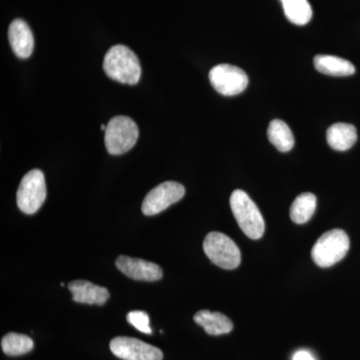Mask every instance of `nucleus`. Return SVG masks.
Returning <instances> with one entry per match:
<instances>
[{"label":"nucleus","instance_id":"nucleus-1","mask_svg":"<svg viewBox=\"0 0 360 360\" xmlns=\"http://www.w3.org/2000/svg\"><path fill=\"white\" fill-rule=\"evenodd\" d=\"M103 70L111 79L124 84H137L141 77L139 58L125 45H115L106 52Z\"/></svg>","mask_w":360,"mask_h":360},{"label":"nucleus","instance_id":"nucleus-2","mask_svg":"<svg viewBox=\"0 0 360 360\" xmlns=\"http://www.w3.org/2000/svg\"><path fill=\"white\" fill-rule=\"evenodd\" d=\"M232 213L241 231L251 239H259L264 233L265 224L262 212L245 191L236 189L231 196Z\"/></svg>","mask_w":360,"mask_h":360},{"label":"nucleus","instance_id":"nucleus-3","mask_svg":"<svg viewBox=\"0 0 360 360\" xmlns=\"http://www.w3.org/2000/svg\"><path fill=\"white\" fill-rule=\"evenodd\" d=\"M349 246L347 234L341 229H333L317 239L312 248V259L319 266H333L345 258L349 250Z\"/></svg>","mask_w":360,"mask_h":360},{"label":"nucleus","instance_id":"nucleus-4","mask_svg":"<svg viewBox=\"0 0 360 360\" xmlns=\"http://www.w3.org/2000/svg\"><path fill=\"white\" fill-rule=\"evenodd\" d=\"M104 134L108 153L120 155L134 148L139 139V130L134 120L120 115L111 118Z\"/></svg>","mask_w":360,"mask_h":360},{"label":"nucleus","instance_id":"nucleus-5","mask_svg":"<svg viewBox=\"0 0 360 360\" xmlns=\"http://www.w3.org/2000/svg\"><path fill=\"white\" fill-rule=\"evenodd\" d=\"M203 250L213 264L221 269H234L240 264L238 246L221 232H210L203 241Z\"/></svg>","mask_w":360,"mask_h":360},{"label":"nucleus","instance_id":"nucleus-6","mask_svg":"<svg viewBox=\"0 0 360 360\" xmlns=\"http://www.w3.org/2000/svg\"><path fill=\"white\" fill-rule=\"evenodd\" d=\"M46 198L44 172L32 169L23 176L18 187L16 200L18 208L25 214H33L41 207Z\"/></svg>","mask_w":360,"mask_h":360},{"label":"nucleus","instance_id":"nucleus-7","mask_svg":"<svg viewBox=\"0 0 360 360\" xmlns=\"http://www.w3.org/2000/svg\"><path fill=\"white\" fill-rule=\"evenodd\" d=\"M210 80L213 89L224 96H238L248 85V77L245 71L226 63L214 66L210 70Z\"/></svg>","mask_w":360,"mask_h":360},{"label":"nucleus","instance_id":"nucleus-8","mask_svg":"<svg viewBox=\"0 0 360 360\" xmlns=\"http://www.w3.org/2000/svg\"><path fill=\"white\" fill-rule=\"evenodd\" d=\"M186 194V188L179 182L167 181L151 189L142 202V212L151 217L179 202Z\"/></svg>","mask_w":360,"mask_h":360},{"label":"nucleus","instance_id":"nucleus-9","mask_svg":"<svg viewBox=\"0 0 360 360\" xmlns=\"http://www.w3.org/2000/svg\"><path fill=\"white\" fill-rule=\"evenodd\" d=\"M110 350L122 360H162L160 348L127 336H118L110 341Z\"/></svg>","mask_w":360,"mask_h":360},{"label":"nucleus","instance_id":"nucleus-10","mask_svg":"<svg viewBox=\"0 0 360 360\" xmlns=\"http://www.w3.org/2000/svg\"><path fill=\"white\" fill-rule=\"evenodd\" d=\"M115 264L122 274L135 281H156L162 277L163 272L160 265L139 258L120 255Z\"/></svg>","mask_w":360,"mask_h":360},{"label":"nucleus","instance_id":"nucleus-11","mask_svg":"<svg viewBox=\"0 0 360 360\" xmlns=\"http://www.w3.org/2000/svg\"><path fill=\"white\" fill-rule=\"evenodd\" d=\"M8 39L11 49L16 56L27 58L32 56L34 49V37L32 30L25 20H15L8 28Z\"/></svg>","mask_w":360,"mask_h":360},{"label":"nucleus","instance_id":"nucleus-12","mask_svg":"<svg viewBox=\"0 0 360 360\" xmlns=\"http://www.w3.org/2000/svg\"><path fill=\"white\" fill-rule=\"evenodd\" d=\"M75 302L85 304L103 305L110 300V292L103 286L96 285L87 281H75L68 284Z\"/></svg>","mask_w":360,"mask_h":360},{"label":"nucleus","instance_id":"nucleus-13","mask_svg":"<svg viewBox=\"0 0 360 360\" xmlns=\"http://www.w3.org/2000/svg\"><path fill=\"white\" fill-rule=\"evenodd\" d=\"M194 321L202 326L205 333L210 335H222L231 333L233 323L229 317L220 312L200 310L194 315Z\"/></svg>","mask_w":360,"mask_h":360},{"label":"nucleus","instance_id":"nucleus-14","mask_svg":"<svg viewBox=\"0 0 360 360\" xmlns=\"http://www.w3.org/2000/svg\"><path fill=\"white\" fill-rule=\"evenodd\" d=\"M314 63L315 70L330 77H349L355 73L354 65L350 61L335 56L319 54L315 56Z\"/></svg>","mask_w":360,"mask_h":360},{"label":"nucleus","instance_id":"nucleus-15","mask_svg":"<svg viewBox=\"0 0 360 360\" xmlns=\"http://www.w3.org/2000/svg\"><path fill=\"white\" fill-rule=\"evenodd\" d=\"M326 139L329 146L335 150H348L357 141L356 129L348 123H335L329 127Z\"/></svg>","mask_w":360,"mask_h":360},{"label":"nucleus","instance_id":"nucleus-16","mask_svg":"<svg viewBox=\"0 0 360 360\" xmlns=\"http://www.w3.org/2000/svg\"><path fill=\"white\" fill-rule=\"evenodd\" d=\"M269 141L281 153H288L295 146V136L288 125L281 120H274L269 123L267 129Z\"/></svg>","mask_w":360,"mask_h":360},{"label":"nucleus","instance_id":"nucleus-17","mask_svg":"<svg viewBox=\"0 0 360 360\" xmlns=\"http://www.w3.org/2000/svg\"><path fill=\"white\" fill-rule=\"evenodd\" d=\"M316 196L305 193L295 198L290 207V219L296 224H304L314 214L316 210Z\"/></svg>","mask_w":360,"mask_h":360},{"label":"nucleus","instance_id":"nucleus-18","mask_svg":"<svg viewBox=\"0 0 360 360\" xmlns=\"http://www.w3.org/2000/svg\"><path fill=\"white\" fill-rule=\"evenodd\" d=\"M284 14L291 23L305 25L311 20L312 9L307 0H281Z\"/></svg>","mask_w":360,"mask_h":360},{"label":"nucleus","instance_id":"nucleus-19","mask_svg":"<svg viewBox=\"0 0 360 360\" xmlns=\"http://www.w3.org/2000/svg\"><path fill=\"white\" fill-rule=\"evenodd\" d=\"M34 343L30 336L20 333H11L4 336L1 348L4 354L9 356H18L32 352Z\"/></svg>","mask_w":360,"mask_h":360},{"label":"nucleus","instance_id":"nucleus-20","mask_svg":"<svg viewBox=\"0 0 360 360\" xmlns=\"http://www.w3.org/2000/svg\"><path fill=\"white\" fill-rule=\"evenodd\" d=\"M127 321L131 324L134 328L141 333H146V335H151L150 326H149V316L146 312L141 311V310H135V311H130L127 314Z\"/></svg>","mask_w":360,"mask_h":360},{"label":"nucleus","instance_id":"nucleus-21","mask_svg":"<svg viewBox=\"0 0 360 360\" xmlns=\"http://www.w3.org/2000/svg\"><path fill=\"white\" fill-rule=\"evenodd\" d=\"M292 360H315L314 355L307 350H298L293 355Z\"/></svg>","mask_w":360,"mask_h":360},{"label":"nucleus","instance_id":"nucleus-22","mask_svg":"<svg viewBox=\"0 0 360 360\" xmlns=\"http://www.w3.org/2000/svg\"><path fill=\"white\" fill-rule=\"evenodd\" d=\"M105 129H106V125L105 124L101 125V130H103V131H105Z\"/></svg>","mask_w":360,"mask_h":360}]
</instances>
